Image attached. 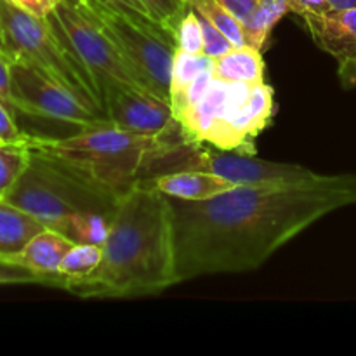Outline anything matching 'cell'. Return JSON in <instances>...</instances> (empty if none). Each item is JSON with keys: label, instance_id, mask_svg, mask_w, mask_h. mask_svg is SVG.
<instances>
[{"label": "cell", "instance_id": "6da1fadb", "mask_svg": "<svg viewBox=\"0 0 356 356\" xmlns=\"http://www.w3.org/2000/svg\"><path fill=\"white\" fill-rule=\"evenodd\" d=\"M177 282L259 268L330 212L356 205V174L240 184L200 202L170 198Z\"/></svg>", "mask_w": 356, "mask_h": 356}, {"label": "cell", "instance_id": "7a4b0ae2", "mask_svg": "<svg viewBox=\"0 0 356 356\" xmlns=\"http://www.w3.org/2000/svg\"><path fill=\"white\" fill-rule=\"evenodd\" d=\"M177 284L170 200L143 179L120 197L99 266L66 282L65 291L86 299H132Z\"/></svg>", "mask_w": 356, "mask_h": 356}, {"label": "cell", "instance_id": "3957f363", "mask_svg": "<svg viewBox=\"0 0 356 356\" xmlns=\"http://www.w3.org/2000/svg\"><path fill=\"white\" fill-rule=\"evenodd\" d=\"M120 197L61 156L30 145L28 167L3 200L33 216L45 228L73 240L80 218L87 214L113 218Z\"/></svg>", "mask_w": 356, "mask_h": 356}, {"label": "cell", "instance_id": "277c9868", "mask_svg": "<svg viewBox=\"0 0 356 356\" xmlns=\"http://www.w3.org/2000/svg\"><path fill=\"white\" fill-rule=\"evenodd\" d=\"M152 138L115 125L82 129L70 138L30 136V145L61 156L101 184L124 195L143 179L146 165L179 145L183 138Z\"/></svg>", "mask_w": 356, "mask_h": 356}, {"label": "cell", "instance_id": "5b68a950", "mask_svg": "<svg viewBox=\"0 0 356 356\" xmlns=\"http://www.w3.org/2000/svg\"><path fill=\"white\" fill-rule=\"evenodd\" d=\"M3 51L10 61L24 63L40 70L72 90L83 103L104 113L96 82L79 58L66 47L47 17H37L0 0Z\"/></svg>", "mask_w": 356, "mask_h": 356}, {"label": "cell", "instance_id": "8992f818", "mask_svg": "<svg viewBox=\"0 0 356 356\" xmlns=\"http://www.w3.org/2000/svg\"><path fill=\"white\" fill-rule=\"evenodd\" d=\"M99 23L138 82L153 96L169 101L176 45L160 31L106 9L96 0H76Z\"/></svg>", "mask_w": 356, "mask_h": 356}, {"label": "cell", "instance_id": "52a82bcc", "mask_svg": "<svg viewBox=\"0 0 356 356\" xmlns=\"http://www.w3.org/2000/svg\"><path fill=\"white\" fill-rule=\"evenodd\" d=\"M66 47L82 61L99 89L104 108V92L110 87L146 90L122 58L103 28L76 0H61L47 17ZM148 92V90H146Z\"/></svg>", "mask_w": 356, "mask_h": 356}, {"label": "cell", "instance_id": "ba28073f", "mask_svg": "<svg viewBox=\"0 0 356 356\" xmlns=\"http://www.w3.org/2000/svg\"><path fill=\"white\" fill-rule=\"evenodd\" d=\"M10 96L14 110L31 117L72 124L80 129L111 125L106 115L83 103L58 80L24 63L10 66Z\"/></svg>", "mask_w": 356, "mask_h": 356}, {"label": "cell", "instance_id": "9c48e42d", "mask_svg": "<svg viewBox=\"0 0 356 356\" xmlns=\"http://www.w3.org/2000/svg\"><path fill=\"white\" fill-rule=\"evenodd\" d=\"M104 113L111 125L152 138L181 134L170 101L146 90L110 87L104 92Z\"/></svg>", "mask_w": 356, "mask_h": 356}, {"label": "cell", "instance_id": "30bf717a", "mask_svg": "<svg viewBox=\"0 0 356 356\" xmlns=\"http://www.w3.org/2000/svg\"><path fill=\"white\" fill-rule=\"evenodd\" d=\"M302 21L313 40L337 61L356 56V9L329 10L323 14L302 13Z\"/></svg>", "mask_w": 356, "mask_h": 356}, {"label": "cell", "instance_id": "8fae6325", "mask_svg": "<svg viewBox=\"0 0 356 356\" xmlns=\"http://www.w3.org/2000/svg\"><path fill=\"white\" fill-rule=\"evenodd\" d=\"M75 247V242L56 229L45 228L26 243L14 259L45 278V285L56 289L65 287V278L59 275L63 259Z\"/></svg>", "mask_w": 356, "mask_h": 356}, {"label": "cell", "instance_id": "7c38bea8", "mask_svg": "<svg viewBox=\"0 0 356 356\" xmlns=\"http://www.w3.org/2000/svg\"><path fill=\"white\" fill-rule=\"evenodd\" d=\"M145 181L167 197L191 202L209 200L238 186L226 177L205 172V170H174V172L159 174Z\"/></svg>", "mask_w": 356, "mask_h": 356}, {"label": "cell", "instance_id": "4fadbf2b", "mask_svg": "<svg viewBox=\"0 0 356 356\" xmlns=\"http://www.w3.org/2000/svg\"><path fill=\"white\" fill-rule=\"evenodd\" d=\"M214 79L222 82H264V59L261 49L254 45H235L232 51L214 59Z\"/></svg>", "mask_w": 356, "mask_h": 356}, {"label": "cell", "instance_id": "5bb4252c", "mask_svg": "<svg viewBox=\"0 0 356 356\" xmlns=\"http://www.w3.org/2000/svg\"><path fill=\"white\" fill-rule=\"evenodd\" d=\"M42 229L45 226L33 216L9 202H0V257L14 259Z\"/></svg>", "mask_w": 356, "mask_h": 356}, {"label": "cell", "instance_id": "9a60e30c", "mask_svg": "<svg viewBox=\"0 0 356 356\" xmlns=\"http://www.w3.org/2000/svg\"><path fill=\"white\" fill-rule=\"evenodd\" d=\"M296 0H257L252 14L243 23L247 44L263 51L273 28L280 23L282 17L289 13L298 14Z\"/></svg>", "mask_w": 356, "mask_h": 356}, {"label": "cell", "instance_id": "2e32d148", "mask_svg": "<svg viewBox=\"0 0 356 356\" xmlns=\"http://www.w3.org/2000/svg\"><path fill=\"white\" fill-rule=\"evenodd\" d=\"M212 66H214V59L209 58L204 52L202 54H191V52L177 51L176 49L172 63V75H170V106L179 103L188 87L191 86V82L202 72L212 70Z\"/></svg>", "mask_w": 356, "mask_h": 356}, {"label": "cell", "instance_id": "e0dca14e", "mask_svg": "<svg viewBox=\"0 0 356 356\" xmlns=\"http://www.w3.org/2000/svg\"><path fill=\"white\" fill-rule=\"evenodd\" d=\"M28 138L23 141H0V198H6L10 188L16 184L21 174L30 162V143Z\"/></svg>", "mask_w": 356, "mask_h": 356}, {"label": "cell", "instance_id": "ac0fdd59", "mask_svg": "<svg viewBox=\"0 0 356 356\" xmlns=\"http://www.w3.org/2000/svg\"><path fill=\"white\" fill-rule=\"evenodd\" d=\"M188 6L197 10L209 23L214 24L218 30H221L233 42V45L247 44L243 24L219 0H188Z\"/></svg>", "mask_w": 356, "mask_h": 356}, {"label": "cell", "instance_id": "d6986e66", "mask_svg": "<svg viewBox=\"0 0 356 356\" xmlns=\"http://www.w3.org/2000/svg\"><path fill=\"white\" fill-rule=\"evenodd\" d=\"M101 259H103V245L75 243V247L63 259L59 275L65 278V284L68 280H79V278H83L92 273L99 266Z\"/></svg>", "mask_w": 356, "mask_h": 356}, {"label": "cell", "instance_id": "ffe728a7", "mask_svg": "<svg viewBox=\"0 0 356 356\" xmlns=\"http://www.w3.org/2000/svg\"><path fill=\"white\" fill-rule=\"evenodd\" d=\"M139 2L145 6L149 16L162 26V30L176 45L177 28L186 10L190 9L188 0H139Z\"/></svg>", "mask_w": 356, "mask_h": 356}, {"label": "cell", "instance_id": "44dd1931", "mask_svg": "<svg viewBox=\"0 0 356 356\" xmlns=\"http://www.w3.org/2000/svg\"><path fill=\"white\" fill-rule=\"evenodd\" d=\"M176 49L177 51L191 52V54H202V49H204L200 16L191 7L186 10V14L181 19L179 28H177Z\"/></svg>", "mask_w": 356, "mask_h": 356}, {"label": "cell", "instance_id": "7402d4cb", "mask_svg": "<svg viewBox=\"0 0 356 356\" xmlns=\"http://www.w3.org/2000/svg\"><path fill=\"white\" fill-rule=\"evenodd\" d=\"M96 2L101 3L103 7H106V9L113 10V13L122 14V16L143 24V26H148L152 28V30L160 31V33H163L167 38H169V35H167L165 31L162 30V26H160L152 16H149V13L145 9V6H143L139 0H96Z\"/></svg>", "mask_w": 356, "mask_h": 356}, {"label": "cell", "instance_id": "603a6c76", "mask_svg": "<svg viewBox=\"0 0 356 356\" xmlns=\"http://www.w3.org/2000/svg\"><path fill=\"white\" fill-rule=\"evenodd\" d=\"M9 284H42L45 285V278L35 273L24 264L17 263L16 259L0 257V285Z\"/></svg>", "mask_w": 356, "mask_h": 356}, {"label": "cell", "instance_id": "cb8c5ba5", "mask_svg": "<svg viewBox=\"0 0 356 356\" xmlns=\"http://www.w3.org/2000/svg\"><path fill=\"white\" fill-rule=\"evenodd\" d=\"M198 16H200V14H198ZM200 23H202V38H204V49H202V52L207 54L209 58L216 59L235 47L233 42L229 40L221 30H218L214 24L209 23L205 17L200 16Z\"/></svg>", "mask_w": 356, "mask_h": 356}, {"label": "cell", "instance_id": "d4e9b609", "mask_svg": "<svg viewBox=\"0 0 356 356\" xmlns=\"http://www.w3.org/2000/svg\"><path fill=\"white\" fill-rule=\"evenodd\" d=\"M26 136L28 134H23L17 129L13 111L0 101V141H23V139H26Z\"/></svg>", "mask_w": 356, "mask_h": 356}, {"label": "cell", "instance_id": "484cf974", "mask_svg": "<svg viewBox=\"0 0 356 356\" xmlns=\"http://www.w3.org/2000/svg\"><path fill=\"white\" fill-rule=\"evenodd\" d=\"M10 61L9 56L6 54L2 47H0V101L9 108L13 113H16L13 104V96H10Z\"/></svg>", "mask_w": 356, "mask_h": 356}, {"label": "cell", "instance_id": "4316f807", "mask_svg": "<svg viewBox=\"0 0 356 356\" xmlns=\"http://www.w3.org/2000/svg\"><path fill=\"white\" fill-rule=\"evenodd\" d=\"M24 13L33 14L37 17H49L61 0H9Z\"/></svg>", "mask_w": 356, "mask_h": 356}, {"label": "cell", "instance_id": "83f0119b", "mask_svg": "<svg viewBox=\"0 0 356 356\" xmlns=\"http://www.w3.org/2000/svg\"><path fill=\"white\" fill-rule=\"evenodd\" d=\"M229 13L235 14L240 19V23H245L249 16L252 14L254 7H256L257 0H219Z\"/></svg>", "mask_w": 356, "mask_h": 356}, {"label": "cell", "instance_id": "f1b7e54d", "mask_svg": "<svg viewBox=\"0 0 356 356\" xmlns=\"http://www.w3.org/2000/svg\"><path fill=\"white\" fill-rule=\"evenodd\" d=\"M337 76H339V82L344 89H356V56L339 61Z\"/></svg>", "mask_w": 356, "mask_h": 356}, {"label": "cell", "instance_id": "f546056e", "mask_svg": "<svg viewBox=\"0 0 356 356\" xmlns=\"http://www.w3.org/2000/svg\"><path fill=\"white\" fill-rule=\"evenodd\" d=\"M298 3V16H301L302 13H315V14H323L332 10L329 0H296Z\"/></svg>", "mask_w": 356, "mask_h": 356}, {"label": "cell", "instance_id": "4dcf8cb0", "mask_svg": "<svg viewBox=\"0 0 356 356\" xmlns=\"http://www.w3.org/2000/svg\"><path fill=\"white\" fill-rule=\"evenodd\" d=\"M332 9H356V0H329Z\"/></svg>", "mask_w": 356, "mask_h": 356}, {"label": "cell", "instance_id": "1f68e13d", "mask_svg": "<svg viewBox=\"0 0 356 356\" xmlns=\"http://www.w3.org/2000/svg\"><path fill=\"white\" fill-rule=\"evenodd\" d=\"M0 47L3 49V35H2V23H0Z\"/></svg>", "mask_w": 356, "mask_h": 356}, {"label": "cell", "instance_id": "d6a6232c", "mask_svg": "<svg viewBox=\"0 0 356 356\" xmlns=\"http://www.w3.org/2000/svg\"><path fill=\"white\" fill-rule=\"evenodd\" d=\"M0 202H2V198H0Z\"/></svg>", "mask_w": 356, "mask_h": 356}]
</instances>
